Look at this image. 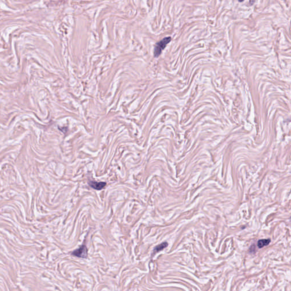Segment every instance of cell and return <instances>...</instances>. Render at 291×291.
<instances>
[{"instance_id":"6da1fadb","label":"cell","mask_w":291,"mask_h":291,"mask_svg":"<svg viewBox=\"0 0 291 291\" xmlns=\"http://www.w3.org/2000/svg\"><path fill=\"white\" fill-rule=\"evenodd\" d=\"M171 39H172L171 37L168 36V37L164 38L159 42L157 43L154 48V52L155 57L158 58V56H159V55L161 54L162 51L166 48L167 44L171 42Z\"/></svg>"},{"instance_id":"7a4b0ae2","label":"cell","mask_w":291,"mask_h":291,"mask_svg":"<svg viewBox=\"0 0 291 291\" xmlns=\"http://www.w3.org/2000/svg\"><path fill=\"white\" fill-rule=\"evenodd\" d=\"M72 255L81 258H86L88 256V249L86 245H82L80 248L74 250Z\"/></svg>"},{"instance_id":"3957f363","label":"cell","mask_w":291,"mask_h":291,"mask_svg":"<svg viewBox=\"0 0 291 291\" xmlns=\"http://www.w3.org/2000/svg\"><path fill=\"white\" fill-rule=\"evenodd\" d=\"M88 184L90 187L97 190H102L106 185V183L105 182H97L95 181H90Z\"/></svg>"},{"instance_id":"277c9868","label":"cell","mask_w":291,"mask_h":291,"mask_svg":"<svg viewBox=\"0 0 291 291\" xmlns=\"http://www.w3.org/2000/svg\"><path fill=\"white\" fill-rule=\"evenodd\" d=\"M168 245V244L167 242H164L162 243L161 244L158 245V246H156L155 247L154 249V254L156 253V252H159V251L163 250V249H164V248L167 247Z\"/></svg>"},{"instance_id":"5b68a950","label":"cell","mask_w":291,"mask_h":291,"mask_svg":"<svg viewBox=\"0 0 291 291\" xmlns=\"http://www.w3.org/2000/svg\"><path fill=\"white\" fill-rule=\"evenodd\" d=\"M271 242L270 239H260L258 242V246L259 248H262L264 246H267L270 244Z\"/></svg>"},{"instance_id":"8992f818","label":"cell","mask_w":291,"mask_h":291,"mask_svg":"<svg viewBox=\"0 0 291 291\" xmlns=\"http://www.w3.org/2000/svg\"><path fill=\"white\" fill-rule=\"evenodd\" d=\"M238 1H239V2H242L244 1V0H238Z\"/></svg>"}]
</instances>
